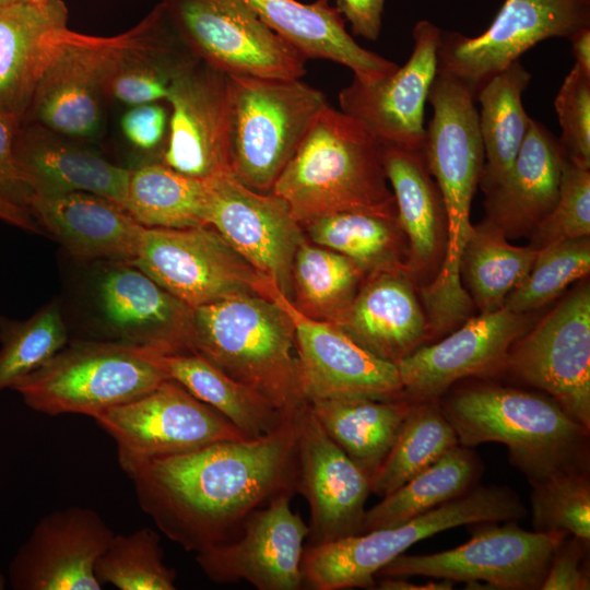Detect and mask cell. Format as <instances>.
I'll list each match as a JSON object with an SVG mask.
<instances>
[{"mask_svg":"<svg viewBox=\"0 0 590 590\" xmlns=\"http://www.w3.org/2000/svg\"><path fill=\"white\" fill-rule=\"evenodd\" d=\"M459 445L439 399L414 401L396 439L370 476V493L384 497Z\"/></svg>","mask_w":590,"mask_h":590,"instance_id":"40","label":"cell"},{"mask_svg":"<svg viewBox=\"0 0 590 590\" xmlns=\"http://www.w3.org/2000/svg\"><path fill=\"white\" fill-rule=\"evenodd\" d=\"M180 42L227 75L302 79L306 58L243 0H162Z\"/></svg>","mask_w":590,"mask_h":590,"instance_id":"11","label":"cell"},{"mask_svg":"<svg viewBox=\"0 0 590 590\" xmlns=\"http://www.w3.org/2000/svg\"><path fill=\"white\" fill-rule=\"evenodd\" d=\"M427 102L433 117L425 128L422 151L447 214L446 253L432 286L452 298L464 291L461 258L472 228L471 204L484 168V148L475 98L464 83L437 72Z\"/></svg>","mask_w":590,"mask_h":590,"instance_id":"6","label":"cell"},{"mask_svg":"<svg viewBox=\"0 0 590 590\" xmlns=\"http://www.w3.org/2000/svg\"><path fill=\"white\" fill-rule=\"evenodd\" d=\"M374 355L397 364L427 340L426 317L405 271L368 274L338 324Z\"/></svg>","mask_w":590,"mask_h":590,"instance_id":"28","label":"cell"},{"mask_svg":"<svg viewBox=\"0 0 590 590\" xmlns=\"http://www.w3.org/2000/svg\"><path fill=\"white\" fill-rule=\"evenodd\" d=\"M166 21L158 3L138 25L119 35L93 36L66 28L22 122L38 123L72 139L94 135L101 127L102 101L110 75Z\"/></svg>","mask_w":590,"mask_h":590,"instance_id":"7","label":"cell"},{"mask_svg":"<svg viewBox=\"0 0 590 590\" xmlns=\"http://www.w3.org/2000/svg\"><path fill=\"white\" fill-rule=\"evenodd\" d=\"M527 514L509 487L476 485L403 523L305 545L303 585L311 590L374 589L378 571L421 540L476 522L517 521Z\"/></svg>","mask_w":590,"mask_h":590,"instance_id":"5","label":"cell"},{"mask_svg":"<svg viewBox=\"0 0 590 590\" xmlns=\"http://www.w3.org/2000/svg\"><path fill=\"white\" fill-rule=\"evenodd\" d=\"M96 303L107 341L160 353L190 351L193 309L132 262H113L104 271Z\"/></svg>","mask_w":590,"mask_h":590,"instance_id":"24","label":"cell"},{"mask_svg":"<svg viewBox=\"0 0 590 590\" xmlns=\"http://www.w3.org/2000/svg\"><path fill=\"white\" fill-rule=\"evenodd\" d=\"M590 271V239H566L538 249L522 282L507 296L508 309L529 314L556 298L568 285Z\"/></svg>","mask_w":590,"mask_h":590,"instance_id":"43","label":"cell"},{"mask_svg":"<svg viewBox=\"0 0 590 590\" xmlns=\"http://www.w3.org/2000/svg\"><path fill=\"white\" fill-rule=\"evenodd\" d=\"M142 351L168 379L221 413L247 438L271 433L292 416L283 414L262 396L193 351Z\"/></svg>","mask_w":590,"mask_h":590,"instance_id":"32","label":"cell"},{"mask_svg":"<svg viewBox=\"0 0 590 590\" xmlns=\"http://www.w3.org/2000/svg\"><path fill=\"white\" fill-rule=\"evenodd\" d=\"M8 583H9L8 577H5V576L0 571V590L7 589Z\"/></svg>","mask_w":590,"mask_h":590,"instance_id":"55","label":"cell"},{"mask_svg":"<svg viewBox=\"0 0 590 590\" xmlns=\"http://www.w3.org/2000/svg\"><path fill=\"white\" fill-rule=\"evenodd\" d=\"M529 327L528 314L503 306L470 317L436 343L418 346L396 364L404 399H439L461 379L504 371L510 349Z\"/></svg>","mask_w":590,"mask_h":590,"instance_id":"21","label":"cell"},{"mask_svg":"<svg viewBox=\"0 0 590 590\" xmlns=\"http://www.w3.org/2000/svg\"><path fill=\"white\" fill-rule=\"evenodd\" d=\"M160 541L150 528L114 534L96 562V577L120 590L176 589V573L165 564Z\"/></svg>","mask_w":590,"mask_h":590,"instance_id":"42","label":"cell"},{"mask_svg":"<svg viewBox=\"0 0 590 590\" xmlns=\"http://www.w3.org/2000/svg\"><path fill=\"white\" fill-rule=\"evenodd\" d=\"M366 276L350 258L304 239L292 264V302L306 316L338 324Z\"/></svg>","mask_w":590,"mask_h":590,"instance_id":"39","label":"cell"},{"mask_svg":"<svg viewBox=\"0 0 590 590\" xmlns=\"http://www.w3.org/2000/svg\"><path fill=\"white\" fill-rule=\"evenodd\" d=\"M166 101L172 115L161 162L200 180L231 173L227 74L192 56L175 72Z\"/></svg>","mask_w":590,"mask_h":590,"instance_id":"17","label":"cell"},{"mask_svg":"<svg viewBox=\"0 0 590 590\" xmlns=\"http://www.w3.org/2000/svg\"><path fill=\"white\" fill-rule=\"evenodd\" d=\"M531 79L532 74L517 60L488 79L476 93L485 157L480 186L484 192L504 179L526 138L531 117L522 95Z\"/></svg>","mask_w":590,"mask_h":590,"instance_id":"33","label":"cell"},{"mask_svg":"<svg viewBox=\"0 0 590 590\" xmlns=\"http://www.w3.org/2000/svg\"><path fill=\"white\" fill-rule=\"evenodd\" d=\"M31 1H33L35 3H38V4H42V3L47 2L48 0H31Z\"/></svg>","mask_w":590,"mask_h":590,"instance_id":"56","label":"cell"},{"mask_svg":"<svg viewBox=\"0 0 590 590\" xmlns=\"http://www.w3.org/2000/svg\"><path fill=\"white\" fill-rule=\"evenodd\" d=\"M93 420L115 440L123 471L154 458L247 438L225 416L170 379Z\"/></svg>","mask_w":590,"mask_h":590,"instance_id":"16","label":"cell"},{"mask_svg":"<svg viewBox=\"0 0 590 590\" xmlns=\"http://www.w3.org/2000/svg\"><path fill=\"white\" fill-rule=\"evenodd\" d=\"M59 305L51 303L28 319L0 321V392L48 362L67 345Z\"/></svg>","mask_w":590,"mask_h":590,"instance_id":"41","label":"cell"},{"mask_svg":"<svg viewBox=\"0 0 590 590\" xmlns=\"http://www.w3.org/2000/svg\"><path fill=\"white\" fill-rule=\"evenodd\" d=\"M504 371L590 428V287L582 283L512 345Z\"/></svg>","mask_w":590,"mask_h":590,"instance_id":"15","label":"cell"},{"mask_svg":"<svg viewBox=\"0 0 590 590\" xmlns=\"http://www.w3.org/2000/svg\"><path fill=\"white\" fill-rule=\"evenodd\" d=\"M538 249L516 246L505 233L485 219L472 225L461 258L467 292L481 312L502 308L507 296L529 273Z\"/></svg>","mask_w":590,"mask_h":590,"instance_id":"38","label":"cell"},{"mask_svg":"<svg viewBox=\"0 0 590 590\" xmlns=\"http://www.w3.org/2000/svg\"><path fill=\"white\" fill-rule=\"evenodd\" d=\"M0 220L34 233H42L31 212L26 209L0 200Z\"/></svg>","mask_w":590,"mask_h":590,"instance_id":"52","label":"cell"},{"mask_svg":"<svg viewBox=\"0 0 590 590\" xmlns=\"http://www.w3.org/2000/svg\"><path fill=\"white\" fill-rule=\"evenodd\" d=\"M114 534L87 507L48 514L12 558L9 585L14 590H99L95 565Z\"/></svg>","mask_w":590,"mask_h":590,"instance_id":"23","label":"cell"},{"mask_svg":"<svg viewBox=\"0 0 590 590\" xmlns=\"http://www.w3.org/2000/svg\"><path fill=\"white\" fill-rule=\"evenodd\" d=\"M562 135L559 145L567 160L590 169V74L574 64L554 101Z\"/></svg>","mask_w":590,"mask_h":590,"instance_id":"46","label":"cell"},{"mask_svg":"<svg viewBox=\"0 0 590 590\" xmlns=\"http://www.w3.org/2000/svg\"><path fill=\"white\" fill-rule=\"evenodd\" d=\"M573 55L583 72L590 74V27L582 28L568 38Z\"/></svg>","mask_w":590,"mask_h":590,"instance_id":"53","label":"cell"},{"mask_svg":"<svg viewBox=\"0 0 590 590\" xmlns=\"http://www.w3.org/2000/svg\"><path fill=\"white\" fill-rule=\"evenodd\" d=\"M294 493H281L252 511L232 540L196 554L216 583L247 581L258 590L304 588L302 560L309 528L291 508Z\"/></svg>","mask_w":590,"mask_h":590,"instance_id":"18","label":"cell"},{"mask_svg":"<svg viewBox=\"0 0 590 590\" xmlns=\"http://www.w3.org/2000/svg\"><path fill=\"white\" fill-rule=\"evenodd\" d=\"M168 379L142 349L113 341H78L17 380L11 389L36 412L92 418Z\"/></svg>","mask_w":590,"mask_h":590,"instance_id":"9","label":"cell"},{"mask_svg":"<svg viewBox=\"0 0 590 590\" xmlns=\"http://www.w3.org/2000/svg\"><path fill=\"white\" fill-rule=\"evenodd\" d=\"M20 125L17 118L0 110V200L28 210L32 191L21 175L14 155Z\"/></svg>","mask_w":590,"mask_h":590,"instance_id":"48","label":"cell"},{"mask_svg":"<svg viewBox=\"0 0 590 590\" xmlns=\"http://www.w3.org/2000/svg\"><path fill=\"white\" fill-rule=\"evenodd\" d=\"M296 492L309 507L305 545L362 533L370 476L326 433L308 404L296 412Z\"/></svg>","mask_w":590,"mask_h":590,"instance_id":"20","label":"cell"},{"mask_svg":"<svg viewBox=\"0 0 590 590\" xmlns=\"http://www.w3.org/2000/svg\"><path fill=\"white\" fill-rule=\"evenodd\" d=\"M532 527L590 541L589 470L573 471L531 485Z\"/></svg>","mask_w":590,"mask_h":590,"instance_id":"44","label":"cell"},{"mask_svg":"<svg viewBox=\"0 0 590 590\" xmlns=\"http://www.w3.org/2000/svg\"><path fill=\"white\" fill-rule=\"evenodd\" d=\"M382 145L355 118L329 105L317 114L271 192L300 226L337 212L397 215Z\"/></svg>","mask_w":590,"mask_h":590,"instance_id":"3","label":"cell"},{"mask_svg":"<svg viewBox=\"0 0 590 590\" xmlns=\"http://www.w3.org/2000/svg\"><path fill=\"white\" fill-rule=\"evenodd\" d=\"M14 155L32 197L90 192L123 208L131 169L108 162L72 138L21 122Z\"/></svg>","mask_w":590,"mask_h":590,"instance_id":"25","label":"cell"},{"mask_svg":"<svg viewBox=\"0 0 590 590\" xmlns=\"http://www.w3.org/2000/svg\"><path fill=\"white\" fill-rule=\"evenodd\" d=\"M294 349L292 320L268 296L240 294L193 308L190 351L286 415L304 404Z\"/></svg>","mask_w":590,"mask_h":590,"instance_id":"4","label":"cell"},{"mask_svg":"<svg viewBox=\"0 0 590 590\" xmlns=\"http://www.w3.org/2000/svg\"><path fill=\"white\" fill-rule=\"evenodd\" d=\"M440 34L430 21H418L412 32V54L402 67L371 84L354 79L340 91V109L358 120L382 146L422 150L424 107L437 74Z\"/></svg>","mask_w":590,"mask_h":590,"instance_id":"22","label":"cell"},{"mask_svg":"<svg viewBox=\"0 0 590 590\" xmlns=\"http://www.w3.org/2000/svg\"><path fill=\"white\" fill-rule=\"evenodd\" d=\"M264 295L286 311L294 326L297 385L304 404L404 399L396 364L374 355L338 326L306 316L270 279Z\"/></svg>","mask_w":590,"mask_h":590,"instance_id":"13","label":"cell"},{"mask_svg":"<svg viewBox=\"0 0 590 590\" xmlns=\"http://www.w3.org/2000/svg\"><path fill=\"white\" fill-rule=\"evenodd\" d=\"M62 0L0 8V110L25 117L38 83L68 28Z\"/></svg>","mask_w":590,"mask_h":590,"instance_id":"27","label":"cell"},{"mask_svg":"<svg viewBox=\"0 0 590 590\" xmlns=\"http://www.w3.org/2000/svg\"><path fill=\"white\" fill-rule=\"evenodd\" d=\"M590 541L566 535L554 551L541 590H589Z\"/></svg>","mask_w":590,"mask_h":590,"instance_id":"47","label":"cell"},{"mask_svg":"<svg viewBox=\"0 0 590 590\" xmlns=\"http://www.w3.org/2000/svg\"><path fill=\"white\" fill-rule=\"evenodd\" d=\"M120 122L127 140L135 148L149 151L162 142L167 114L157 104L137 105L123 114Z\"/></svg>","mask_w":590,"mask_h":590,"instance_id":"49","label":"cell"},{"mask_svg":"<svg viewBox=\"0 0 590 590\" xmlns=\"http://www.w3.org/2000/svg\"><path fill=\"white\" fill-rule=\"evenodd\" d=\"M24 1H26V0H0V8L17 4V3H21V2H24Z\"/></svg>","mask_w":590,"mask_h":590,"instance_id":"54","label":"cell"},{"mask_svg":"<svg viewBox=\"0 0 590 590\" xmlns=\"http://www.w3.org/2000/svg\"><path fill=\"white\" fill-rule=\"evenodd\" d=\"M132 263L192 309L240 294L264 295L268 281L208 225L145 227Z\"/></svg>","mask_w":590,"mask_h":590,"instance_id":"12","label":"cell"},{"mask_svg":"<svg viewBox=\"0 0 590 590\" xmlns=\"http://www.w3.org/2000/svg\"><path fill=\"white\" fill-rule=\"evenodd\" d=\"M476 522L464 544L426 555L401 554L376 577L424 576L462 581L476 589L539 590L565 532L520 528L515 520ZM474 588V589H475Z\"/></svg>","mask_w":590,"mask_h":590,"instance_id":"10","label":"cell"},{"mask_svg":"<svg viewBox=\"0 0 590 590\" xmlns=\"http://www.w3.org/2000/svg\"><path fill=\"white\" fill-rule=\"evenodd\" d=\"M564 158L558 139L531 118L511 168L484 192L486 219L507 238L531 235L557 201Z\"/></svg>","mask_w":590,"mask_h":590,"instance_id":"30","label":"cell"},{"mask_svg":"<svg viewBox=\"0 0 590 590\" xmlns=\"http://www.w3.org/2000/svg\"><path fill=\"white\" fill-rule=\"evenodd\" d=\"M482 471L480 457L472 448L459 444L366 509L362 532L403 523L465 494L477 485Z\"/></svg>","mask_w":590,"mask_h":590,"instance_id":"35","label":"cell"},{"mask_svg":"<svg viewBox=\"0 0 590 590\" xmlns=\"http://www.w3.org/2000/svg\"><path fill=\"white\" fill-rule=\"evenodd\" d=\"M227 76L231 173L253 190L271 192L327 98L300 79Z\"/></svg>","mask_w":590,"mask_h":590,"instance_id":"8","label":"cell"},{"mask_svg":"<svg viewBox=\"0 0 590 590\" xmlns=\"http://www.w3.org/2000/svg\"><path fill=\"white\" fill-rule=\"evenodd\" d=\"M439 403L460 445H505L531 485L589 470L590 428L541 391L479 384L441 396Z\"/></svg>","mask_w":590,"mask_h":590,"instance_id":"2","label":"cell"},{"mask_svg":"<svg viewBox=\"0 0 590 590\" xmlns=\"http://www.w3.org/2000/svg\"><path fill=\"white\" fill-rule=\"evenodd\" d=\"M531 244L546 245L590 236V172L564 158L557 201L531 233Z\"/></svg>","mask_w":590,"mask_h":590,"instance_id":"45","label":"cell"},{"mask_svg":"<svg viewBox=\"0 0 590 590\" xmlns=\"http://www.w3.org/2000/svg\"><path fill=\"white\" fill-rule=\"evenodd\" d=\"M590 27V0H505L489 27L468 37L442 32L437 72L464 83L472 95L528 49L552 37Z\"/></svg>","mask_w":590,"mask_h":590,"instance_id":"14","label":"cell"},{"mask_svg":"<svg viewBox=\"0 0 590 590\" xmlns=\"http://www.w3.org/2000/svg\"><path fill=\"white\" fill-rule=\"evenodd\" d=\"M382 163L406 238V274L423 286L437 275L446 253L444 200L422 150L382 146Z\"/></svg>","mask_w":590,"mask_h":590,"instance_id":"29","label":"cell"},{"mask_svg":"<svg viewBox=\"0 0 590 590\" xmlns=\"http://www.w3.org/2000/svg\"><path fill=\"white\" fill-rule=\"evenodd\" d=\"M385 0H337L335 8L351 24L354 35L375 42L378 39Z\"/></svg>","mask_w":590,"mask_h":590,"instance_id":"50","label":"cell"},{"mask_svg":"<svg viewBox=\"0 0 590 590\" xmlns=\"http://www.w3.org/2000/svg\"><path fill=\"white\" fill-rule=\"evenodd\" d=\"M206 181L208 225L291 299L293 259L305 237L288 204L272 192L247 187L231 173Z\"/></svg>","mask_w":590,"mask_h":590,"instance_id":"19","label":"cell"},{"mask_svg":"<svg viewBox=\"0 0 590 590\" xmlns=\"http://www.w3.org/2000/svg\"><path fill=\"white\" fill-rule=\"evenodd\" d=\"M453 581L449 579L430 580L426 583H414L405 577H380L375 589L380 590H451Z\"/></svg>","mask_w":590,"mask_h":590,"instance_id":"51","label":"cell"},{"mask_svg":"<svg viewBox=\"0 0 590 590\" xmlns=\"http://www.w3.org/2000/svg\"><path fill=\"white\" fill-rule=\"evenodd\" d=\"M413 402L352 399L308 405L326 433L371 476L388 455Z\"/></svg>","mask_w":590,"mask_h":590,"instance_id":"34","label":"cell"},{"mask_svg":"<svg viewBox=\"0 0 590 590\" xmlns=\"http://www.w3.org/2000/svg\"><path fill=\"white\" fill-rule=\"evenodd\" d=\"M125 473L161 532L187 552H204L235 538L281 493H296V413L260 437L154 458Z\"/></svg>","mask_w":590,"mask_h":590,"instance_id":"1","label":"cell"},{"mask_svg":"<svg viewBox=\"0 0 590 590\" xmlns=\"http://www.w3.org/2000/svg\"><path fill=\"white\" fill-rule=\"evenodd\" d=\"M28 210L80 260L133 262L145 228L120 204L90 192L33 196Z\"/></svg>","mask_w":590,"mask_h":590,"instance_id":"26","label":"cell"},{"mask_svg":"<svg viewBox=\"0 0 590 590\" xmlns=\"http://www.w3.org/2000/svg\"><path fill=\"white\" fill-rule=\"evenodd\" d=\"M209 205L206 180L178 173L162 162L130 170L123 208L144 227L205 226Z\"/></svg>","mask_w":590,"mask_h":590,"instance_id":"36","label":"cell"},{"mask_svg":"<svg viewBox=\"0 0 590 590\" xmlns=\"http://www.w3.org/2000/svg\"><path fill=\"white\" fill-rule=\"evenodd\" d=\"M311 243L358 264L366 275L405 270L408 244L398 217L369 212H337L304 224Z\"/></svg>","mask_w":590,"mask_h":590,"instance_id":"37","label":"cell"},{"mask_svg":"<svg viewBox=\"0 0 590 590\" xmlns=\"http://www.w3.org/2000/svg\"><path fill=\"white\" fill-rule=\"evenodd\" d=\"M274 33L306 59L319 58L352 70L354 79L371 84L392 74L398 64L359 46L345 20L329 0H243Z\"/></svg>","mask_w":590,"mask_h":590,"instance_id":"31","label":"cell"}]
</instances>
